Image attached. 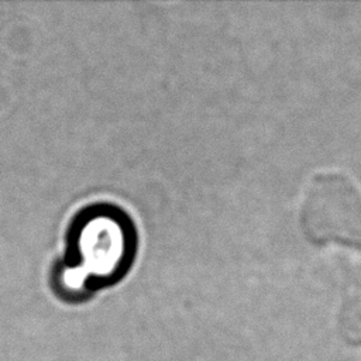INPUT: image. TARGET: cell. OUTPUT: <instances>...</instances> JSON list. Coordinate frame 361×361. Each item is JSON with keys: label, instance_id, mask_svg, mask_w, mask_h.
I'll list each match as a JSON object with an SVG mask.
<instances>
[{"label": "cell", "instance_id": "cell-1", "mask_svg": "<svg viewBox=\"0 0 361 361\" xmlns=\"http://www.w3.org/2000/svg\"><path fill=\"white\" fill-rule=\"evenodd\" d=\"M300 226L313 243L334 241L361 248V189L345 173L324 171L307 183Z\"/></svg>", "mask_w": 361, "mask_h": 361}, {"label": "cell", "instance_id": "cell-2", "mask_svg": "<svg viewBox=\"0 0 361 361\" xmlns=\"http://www.w3.org/2000/svg\"><path fill=\"white\" fill-rule=\"evenodd\" d=\"M78 245L87 272L103 276L111 274L126 254V231L114 217L100 214L83 224Z\"/></svg>", "mask_w": 361, "mask_h": 361}, {"label": "cell", "instance_id": "cell-3", "mask_svg": "<svg viewBox=\"0 0 361 361\" xmlns=\"http://www.w3.org/2000/svg\"><path fill=\"white\" fill-rule=\"evenodd\" d=\"M340 324L347 334H361V293H345L340 309Z\"/></svg>", "mask_w": 361, "mask_h": 361}]
</instances>
